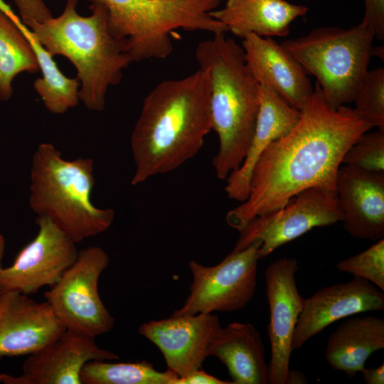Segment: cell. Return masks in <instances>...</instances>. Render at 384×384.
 I'll return each mask as SVG.
<instances>
[{
	"label": "cell",
	"instance_id": "6da1fadb",
	"mask_svg": "<svg viewBox=\"0 0 384 384\" xmlns=\"http://www.w3.org/2000/svg\"><path fill=\"white\" fill-rule=\"evenodd\" d=\"M299 111L294 128L269 144L257 159L247 198L226 214L231 228L240 231L255 217L282 208L309 188L335 189L345 153L372 129L354 108L330 107L316 82Z\"/></svg>",
	"mask_w": 384,
	"mask_h": 384
},
{
	"label": "cell",
	"instance_id": "7a4b0ae2",
	"mask_svg": "<svg viewBox=\"0 0 384 384\" xmlns=\"http://www.w3.org/2000/svg\"><path fill=\"white\" fill-rule=\"evenodd\" d=\"M211 130L206 69L159 82L144 98L132 133V185L179 168L198 153Z\"/></svg>",
	"mask_w": 384,
	"mask_h": 384
},
{
	"label": "cell",
	"instance_id": "3957f363",
	"mask_svg": "<svg viewBox=\"0 0 384 384\" xmlns=\"http://www.w3.org/2000/svg\"><path fill=\"white\" fill-rule=\"evenodd\" d=\"M195 56L210 77L212 130L219 141L213 166L216 176L224 180L240 166L250 147L260 107V85L246 64L242 46L225 32L201 41Z\"/></svg>",
	"mask_w": 384,
	"mask_h": 384
},
{
	"label": "cell",
	"instance_id": "277c9868",
	"mask_svg": "<svg viewBox=\"0 0 384 384\" xmlns=\"http://www.w3.org/2000/svg\"><path fill=\"white\" fill-rule=\"evenodd\" d=\"M78 0H66L57 17L26 25L53 55L68 58L77 70L79 99L91 111L102 112L110 87L119 84L132 62L125 43L110 31L106 10L90 5L87 16L77 11Z\"/></svg>",
	"mask_w": 384,
	"mask_h": 384
},
{
	"label": "cell",
	"instance_id": "5b68a950",
	"mask_svg": "<svg viewBox=\"0 0 384 384\" xmlns=\"http://www.w3.org/2000/svg\"><path fill=\"white\" fill-rule=\"evenodd\" d=\"M90 158L65 160L50 143H42L33 154L29 204L38 215L48 217L75 242L106 231L114 212L91 201L95 185Z\"/></svg>",
	"mask_w": 384,
	"mask_h": 384
},
{
	"label": "cell",
	"instance_id": "8992f818",
	"mask_svg": "<svg viewBox=\"0 0 384 384\" xmlns=\"http://www.w3.org/2000/svg\"><path fill=\"white\" fill-rule=\"evenodd\" d=\"M107 11L112 33L125 43L132 62L163 59L173 51L174 30L227 32L210 14L222 0H86Z\"/></svg>",
	"mask_w": 384,
	"mask_h": 384
},
{
	"label": "cell",
	"instance_id": "52a82bcc",
	"mask_svg": "<svg viewBox=\"0 0 384 384\" xmlns=\"http://www.w3.org/2000/svg\"><path fill=\"white\" fill-rule=\"evenodd\" d=\"M373 32L363 23L345 29L315 28L282 45L316 78L334 109L352 102L373 56Z\"/></svg>",
	"mask_w": 384,
	"mask_h": 384
},
{
	"label": "cell",
	"instance_id": "ba28073f",
	"mask_svg": "<svg viewBox=\"0 0 384 384\" xmlns=\"http://www.w3.org/2000/svg\"><path fill=\"white\" fill-rule=\"evenodd\" d=\"M109 256L101 247L79 251L73 264L44 293L46 301L66 329L92 337L111 331L114 318L100 299L98 282Z\"/></svg>",
	"mask_w": 384,
	"mask_h": 384
},
{
	"label": "cell",
	"instance_id": "9c48e42d",
	"mask_svg": "<svg viewBox=\"0 0 384 384\" xmlns=\"http://www.w3.org/2000/svg\"><path fill=\"white\" fill-rule=\"evenodd\" d=\"M260 247V242L255 241L242 250H233L211 267L191 260L190 293L172 316L233 311L245 307L255 292Z\"/></svg>",
	"mask_w": 384,
	"mask_h": 384
},
{
	"label": "cell",
	"instance_id": "30bf717a",
	"mask_svg": "<svg viewBox=\"0 0 384 384\" xmlns=\"http://www.w3.org/2000/svg\"><path fill=\"white\" fill-rule=\"evenodd\" d=\"M336 190L315 186L305 189L282 208L255 217L240 232L233 251L260 242V258L317 227L342 222Z\"/></svg>",
	"mask_w": 384,
	"mask_h": 384
},
{
	"label": "cell",
	"instance_id": "8fae6325",
	"mask_svg": "<svg viewBox=\"0 0 384 384\" xmlns=\"http://www.w3.org/2000/svg\"><path fill=\"white\" fill-rule=\"evenodd\" d=\"M36 223L37 235L18 252L11 266L2 269L0 293L16 291L28 295L51 287L77 259V242L48 217L38 215Z\"/></svg>",
	"mask_w": 384,
	"mask_h": 384
},
{
	"label": "cell",
	"instance_id": "7c38bea8",
	"mask_svg": "<svg viewBox=\"0 0 384 384\" xmlns=\"http://www.w3.org/2000/svg\"><path fill=\"white\" fill-rule=\"evenodd\" d=\"M298 268L295 259L282 257L265 270V292L270 314L267 327L271 345L270 384H285L290 369L293 335L304 303L295 279Z\"/></svg>",
	"mask_w": 384,
	"mask_h": 384
},
{
	"label": "cell",
	"instance_id": "4fadbf2b",
	"mask_svg": "<svg viewBox=\"0 0 384 384\" xmlns=\"http://www.w3.org/2000/svg\"><path fill=\"white\" fill-rule=\"evenodd\" d=\"M119 359L113 352L98 346L95 338L65 329L55 340L28 356L23 374H0L6 384H82L80 373L90 361Z\"/></svg>",
	"mask_w": 384,
	"mask_h": 384
},
{
	"label": "cell",
	"instance_id": "5bb4252c",
	"mask_svg": "<svg viewBox=\"0 0 384 384\" xmlns=\"http://www.w3.org/2000/svg\"><path fill=\"white\" fill-rule=\"evenodd\" d=\"M220 328L218 316L200 313L150 321L138 331L160 350L168 369L183 377L201 368Z\"/></svg>",
	"mask_w": 384,
	"mask_h": 384
},
{
	"label": "cell",
	"instance_id": "9a60e30c",
	"mask_svg": "<svg viewBox=\"0 0 384 384\" xmlns=\"http://www.w3.org/2000/svg\"><path fill=\"white\" fill-rule=\"evenodd\" d=\"M65 329L46 301L16 291L0 293V358L29 356Z\"/></svg>",
	"mask_w": 384,
	"mask_h": 384
},
{
	"label": "cell",
	"instance_id": "2e32d148",
	"mask_svg": "<svg viewBox=\"0 0 384 384\" xmlns=\"http://www.w3.org/2000/svg\"><path fill=\"white\" fill-rule=\"evenodd\" d=\"M384 309V294L368 281L353 277L317 290L304 299L292 343L298 349L332 323L354 314Z\"/></svg>",
	"mask_w": 384,
	"mask_h": 384
},
{
	"label": "cell",
	"instance_id": "e0dca14e",
	"mask_svg": "<svg viewBox=\"0 0 384 384\" xmlns=\"http://www.w3.org/2000/svg\"><path fill=\"white\" fill-rule=\"evenodd\" d=\"M335 190L349 235L374 242L384 238V172L342 164Z\"/></svg>",
	"mask_w": 384,
	"mask_h": 384
},
{
	"label": "cell",
	"instance_id": "ac0fdd59",
	"mask_svg": "<svg viewBox=\"0 0 384 384\" xmlns=\"http://www.w3.org/2000/svg\"><path fill=\"white\" fill-rule=\"evenodd\" d=\"M242 39L246 64L258 84L272 88L300 110L314 90L301 63L271 37L248 33Z\"/></svg>",
	"mask_w": 384,
	"mask_h": 384
},
{
	"label": "cell",
	"instance_id": "d6986e66",
	"mask_svg": "<svg viewBox=\"0 0 384 384\" xmlns=\"http://www.w3.org/2000/svg\"><path fill=\"white\" fill-rule=\"evenodd\" d=\"M299 117L300 111L274 90L260 85V107L250 147L240 166L226 178L229 198L241 203L247 198L251 174L260 156L273 141L288 134Z\"/></svg>",
	"mask_w": 384,
	"mask_h": 384
},
{
	"label": "cell",
	"instance_id": "ffe728a7",
	"mask_svg": "<svg viewBox=\"0 0 384 384\" xmlns=\"http://www.w3.org/2000/svg\"><path fill=\"white\" fill-rule=\"evenodd\" d=\"M260 332L250 323L221 327L209 347L227 368L233 384H270L269 367Z\"/></svg>",
	"mask_w": 384,
	"mask_h": 384
},
{
	"label": "cell",
	"instance_id": "44dd1931",
	"mask_svg": "<svg viewBox=\"0 0 384 384\" xmlns=\"http://www.w3.org/2000/svg\"><path fill=\"white\" fill-rule=\"evenodd\" d=\"M309 9L285 0H227L220 9L210 14L228 31L243 38L248 33L264 37L285 36L290 24Z\"/></svg>",
	"mask_w": 384,
	"mask_h": 384
},
{
	"label": "cell",
	"instance_id": "7402d4cb",
	"mask_svg": "<svg viewBox=\"0 0 384 384\" xmlns=\"http://www.w3.org/2000/svg\"><path fill=\"white\" fill-rule=\"evenodd\" d=\"M384 348V319L367 316L346 319L329 336L325 358L335 370L354 378L375 351Z\"/></svg>",
	"mask_w": 384,
	"mask_h": 384
},
{
	"label": "cell",
	"instance_id": "603a6c76",
	"mask_svg": "<svg viewBox=\"0 0 384 384\" xmlns=\"http://www.w3.org/2000/svg\"><path fill=\"white\" fill-rule=\"evenodd\" d=\"M29 42L36 58L42 76L35 80L33 87L46 108L60 114L75 107L79 99L80 83L78 78L65 76L58 68L53 55L37 40L20 18L15 21Z\"/></svg>",
	"mask_w": 384,
	"mask_h": 384
},
{
	"label": "cell",
	"instance_id": "cb8c5ba5",
	"mask_svg": "<svg viewBox=\"0 0 384 384\" xmlns=\"http://www.w3.org/2000/svg\"><path fill=\"white\" fill-rule=\"evenodd\" d=\"M39 70L34 52L16 23L0 11V101L9 100L20 73Z\"/></svg>",
	"mask_w": 384,
	"mask_h": 384
},
{
	"label": "cell",
	"instance_id": "d4e9b609",
	"mask_svg": "<svg viewBox=\"0 0 384 384\" xmlns=\"http://www.w3.org/2000/svg\"><path fill=\"white\" fill-rule=\"evenodd\" d=\"M178 376L171 370L160 372L153 363L140 362L110 363L90 361L80 373L82 384H174Z\"/></svg>",
	"mask_w": 384,
	"mask_h": 384
},
{
	"label": "cell",
	"instance_id": "484cf974",
	"mask_svg": "<svg viewBox=\"0 0 384 384\" xmlns=\"http://www.w3.org/2000/svg\"><path fill=\"white\" fill-rule=\"evenodd\" d=\"M354 110L371 127L384 131V68L368 70L360 82L353 101Z\"/></svg>",
	"mask_w": 384,
	"mask_h": 384
},
{
	"label": "cell",
	"instance_id": "4316f807",
	"mask_svg": "<svg viewBox=\"0 0 384 384\" xmlns=\"http://www.w3.org/2000/svg\"><path fill=\"white\" fill-rule=\"evenodd\" d=\"M341 272L368 281L384 291V238L375 241L365 250L336 264Z\"/></svg>",
	"mask_w": 384,
	"mask_h": 384
},
{
	"label": "cell",
	"instance_id": "83f0119b",
	"mask_svg": "<svg viewBox=\"0 0 384 384\" xmlns=\"http://www.w3.org/2000/svg\"><path fill=\"white\" fill-rule=\"evenodd\" d=\"M342 164L384 172V131L377 129L363 134L346 151Z\"/></svg>",
	"mask_w": 384,
	"mask_h": 384
},
{
	"label": "cell",
	"instance_id": "f1b7e54d",
	"mask_svg": "<svg viewBox=\"0 0 384 384\" xmlns=\"http://www.w3.org/2000/svg\"><path fill=\"white\" fill-rule=\"evenodd\" d=\"M364 16L361 21L373 33L374 38L384 39V0H363Z\"/></svg>",
	"mask_w": 384,
	"mask_h": 384
},
{
	"label": "cell",
	"instance_id": "f546056e",
	"mask_svg": "<svg viewBox=\"0 0 384 384\" xmlns=\"http://www.w3.org/2000/svg\"><path fill=\"white\" fill-rule=\"evenodd\" d=\"M17 7L22 22H45L53 16L43 0H12Z\"/></svg>",
	"mask_w": 384,
	"mask_h": 384
},
{
	"label": "cell",
	"instance_id": "4dcf8cb0",
	"mask_svg": "<svg viewBox=\"0 0 384 384\" xmlns=\"http://www.w3.org/2000/svg\"><path fill=\"white\" fill-rule=\"evenodd\" d=\"M174 384H233V383L218 379L201 368L185 376L178 377Z\"/></svg>",
	"mask_w": 384,
	"mask_h": 384
},
{
	"label": "cell",
	"instance_id": "1f68e13d",
	"mask_svg": "<svg viewBox=\"0 0 384 384\" xmlns=\"http://www.w3.org/2000/svg\"><path fill=\"white\" fill-rule=\"evenodd\" d=\"M361 373L363 379L366 384H383L384 383V363L375 368H364Z\"/></svg>",
	"mask_w": 384,
	"mask_h": 384
},
{
	"label": "cell",
	"instance_id": "d6a6232c",
	"mask_svg": "<svg viewBox=\"0 0 384 384\" xmlns=\"http://www.w3.org/2000/svg\"><path fill=\"white\" fill-rule=\"evenodd\" d=\"M306 383V379L302 372L289 369L285 384H301Z\"/></svg>",
	"mask_w": 384,
	"mask_h": 384
},
{
	"label": "cell",
	"instance_id": "836d02e7",
	"mask_svg": "<svg viewBox=\"0 0 384 384\" xmlns=\"http://www.w3.org/2000/svg\"><path fill=\"white\" fill-rule=\"evenodd\" d=\"M0 11L6 14L9 18L16 15L11 8L4 0H0Z\"/></svg>",
	"mask_w": 384,
	"mask_h": 384
},
{
	"label": "cell",
	"instance_id": "e575fe53",
	"mask_svg": "<svg viewBox=\"0 0 384 384\" xmlns=\"http://www.w3.org/2000/svg\"><path fill=\"white\" fill-rule=\"evenodd\" d=\"M375 55L383 60L384 58V48L383 46H377L373 48V56Z\"/></svg>",
	"mask_w": 384,
	"mask_h": 384
},
{
	"label": "cell",
	"instance_id": "d590c367",
	"mask_svg": "<svg viewBox=\"0 0 384 384\" xmlns=\"http://www.w3.org/2000/svg\"><path fill=\"white\" fill-rule=\"evenodd\" d=\"M4 245H5V240L4 236L0 234V274L3 269L1 267V259L3 257L4 250Z\"/></svg>",
	"mask_w": 384,
	"mask_h": 384
}]
</instances>
